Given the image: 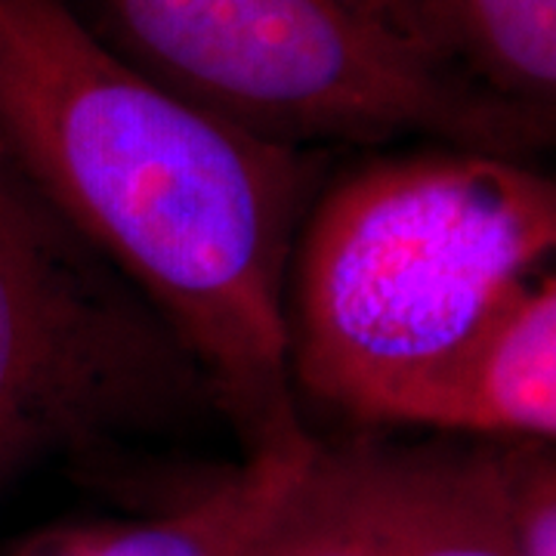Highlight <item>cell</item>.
<instances>
[{"instance_id": "cell-1", "label": "cell", "mask_w": 556, "mask_h": 556, "mask_svg": "<svg viewBox=\"0 0 556 556\" xmlns=\"http://www.w3.org/2000/svg\"><path fill=\"white\" fill-rule=\"evenodd\" d=\"M0 155L192 346L241 455L316 442L288 375L285 285L328 152L179 100L65 0H0Z\"/></svg>"}, {"instance_id": "cell-2", "label": "cell", "mask_w": 556, "mask_h": 556, "mask_svg": "<svg viewBox=\"0 0 556 556\" xmlns=\"http://www.w3.org/2000/svg\"><path fill=\"white\" fill-rule=\"evenodd\" d=\"M556 182L532 161L442 142L368 149L328 174L285 285L294 396L356 427L544 273Z\"/></svg>"}, {"instance_id": "cell-3", "label": "cell", "mask_w": 556, "mask_h": 556, "mask_svg": "<svg viewBox=\"0 0 556 556\" xmlns=\"http://www.w3.org/2000/svg\"><path fill=\"white\" fill-rule=\"evenodd\" d=\"M139 75L251 137L331 152L442 142L532 161L554 127L430 56L387 0H65Z\"/></svg>"}, {"instance_id": "cell-4", "label": "cell", "mask_w": 556, "mask_h": 556, "mask_svg": "<svg viewBox=\"0 0 556 556\" xmlns=\"http://www.w3.org/2000/svg\"><path fill=\"white\" fill-rule=\"evenodd\" d=\"M223 420L159 306L0 155V492L31 467Z\"/></svg>"}, {"instance_id": "cell-5", "label": "cell", "mask_w": 556, "mask_h": 556, "mask_svg": "<svg viewBox=\"0 0 556 556\" xmlns=\"http://www.w3.org/2000/svg\"><path fill=\"white\" fill-rule=\"evenodd\" d=\"M362 430H437L482 442L556 439V278L541 273L452 350L383 390Z\"/></svg>"}, {"instance_id": "cell-6", "label": "cell", "mask_w": 556, "mask_h": 556, "mask_svg": "<svg viewBox=\"0 0 556 556\" xmlns=\"http://www.w3.org/2000/svg\"><path fill=\"white\" fill-rule=\"evenodd\" d=\"M396 556H517L495 442L393 445L375 439Z\"/></svg>"}, {"instance_id": "cell-7", "label": "cell", "mask_w": 556, "mask_h": 556, "mask_svg": "<svg viewBox=\"0 0 556 556\" xmlns=\"http://www.w3.org/2000/svg\"><path fill=\"white\" fill-rule=\"evenodd\" d=\"M316 442L300 452L241 457L236 470L164 517L62 529L22 544L10 556H248L303 473Z\"/></svg>"}, {"instance_id": "cell-8", "label": "cell", "mask_w": 556, "mask_h": 556, "mask_svg": "<svg viewBox=\"0 0 556 556\" xmlns=\"http://www.w3.org/2000/svg\"><path fill=\"white\" fill-rule=\"evenodd\" d=\"M399 25L489 97L556 124V0H387Z\"/></svg>"}, {"instance_id": "cell-9", "label": "cell", "mask_w": 556, "mask_h": 556, "mask_svg": "<svg viewBox=\"0 0 556 556\" xmlns=\"http://www.w3.org/2000/svg\"><path fill=\"white\" fill-rule=\"evenodd\" d=\"M248 556H396L375 437L318 439Z\"/></svg>"}]
</instances>
